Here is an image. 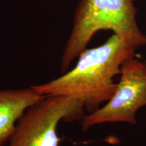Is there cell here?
Here are the masks:
<instances>
[{"instance_id": "cell-3", "label": "cell", "mask_w": 146, "mask_h": 146, "mask_svg": "<svg viewBox=\"0 0 146 146\" xmlns=\"http://www.w3.org/2000/svg\"><path fill=\"white\" fill-rule=\"evenodd\" d=\"M83 102L72 96H47L25 111L5 146H60L58 127L62 120H82Z\"/></svg>"}, {"instance_id": "cell-2", "label": "cell", "mask_w": 146, "mask_h": 146, "mask_svg": "<svg viewBox=\"0 0 146 146\" xmlns=\"http://www.w3.org/2000/svg\"><path fill=\"white\" fill-rule=\"evenodd\" d=\"M135 0H81L74 25L64 50L60 70L65 73L74 60L87 48L94 35L102 30L145 45L146 36L137 23Z\"/></svg>"}, {"instance_id": "cell-5", "label": "cell", "mask_w": 146, "mask_h": 146, "mask_svg": "<svg viewBox=\"0 0 146 146\" xmlns=\"http://www.w3.org/2000/svg\"><path fill=\"white\" fill-rule=\"evenodd\" d=\"M45 97L33 86L0 90V146L7 145L25 111Z\"/></svg>"}, {"instance_id": "cell-4", "label": "cell", "mask_w": 146, "mask_h": 146, "mask_svg": "<svg viewBox=\"0 0 146 146\" xmlns=\"http://www.w3.org/2000/svg\"><path fill=\"white\" fill-rule=\"evenodd\" d=\"M120 75L110 100L82 119L83 131L104 123L136 125L137 112L146 106V63L131 58L123 64Z\"/></svg>"}, {"instance_id": "cell-1", "label": "cell", "mask_w": 146, "mask_h": 146, "mask_svg": "<svg viewBox=\"0 0 146 146\" xmlns=\"http://www.w3.org/2000/svg\"><path fill=\"white\" fill-rule=\"evenodd\" d=\"M142 45L113 34L104 44L84 50L75 66L62 76L33 87L46 96L74 97L91 113L110 100L118 85L114 78L120 74L123 64L135 57Z\"/></svg>"}, {"instance_id": "cell-6", "label": "cell", "mask_w": 146, "mask_h": 146, "mask_svg": "<svg viewBox=\"0 0 146 146\" xmlns=\"http://www.w3.org/2000/svg\"><path fill=\"white\" fill-rule=\"evenodd\" d=\"M145 47H146V42H145Z\"/></svg>"}, {"instance_id": "cell-7", "label": "cell", "mask_w": 146, "mask_h": 146, "mask_svg": "<svg viewBox=\"0 0 146 146\" xmlns=\"http://www.w3.org/2000/svg\"></svg>"}]
</instances>
